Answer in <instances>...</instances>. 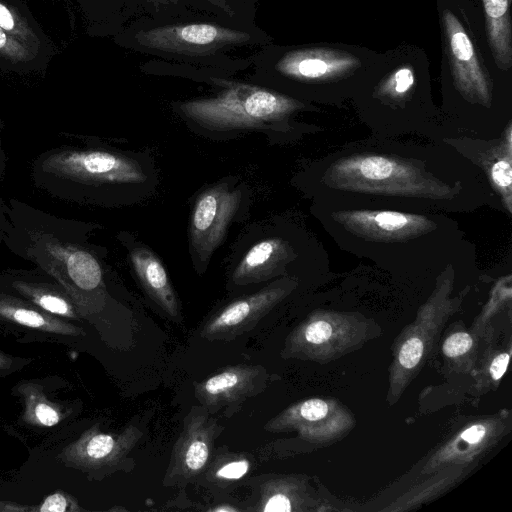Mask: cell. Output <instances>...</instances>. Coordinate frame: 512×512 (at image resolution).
I'll return each mask as SVG.
<instances>
[{
    "instance_id": "cell-1",
    "label": "cell",
    "mask_w": 512,
    "mask_h": 512,
    "mask_svg": "<svg viewBox=\"0 0 512 512\" xmlns=\"http://www.w3.org/2000/svg\"><path fill=\"white\" fill-rule=\"evenodd\" d=\"M117 45L157 60L235 75L251 66L236 54L271 43L257 24L237 25L206 16L140 15L114 36Z\"/></svg>"
},
{
    "instance_id": "cell-2",
    "label": "cell",
    "mask_w": 512,
    "mask_h": 512,
    "mask_svg": "<svg viewBox=\"0 0 512 512\" xmlns=\"http://www.w3.org/2000/svg\"><path fill=\"white\" fill-rule=\"evenodd\" d=\"M140 68L146 74L182 77L213 86L215 90L209 95L175 104L182 117L206 131L269 128L303 108L293 97L251 80L235 79L226 72L157 59Z\"/></svg>"
},
{
    "instance_id": "cell-3",
    "label": "cell",
    "mask_w": 512,
    "mask_h": 512,
    "mask_svg": "<svg viewBox=\"0 0 512 512\" xmlns=\"http://www.w3.org/2000/svg\"><path fill=\"white\" fill-rule=\"evenodd\" d=\"M452 283V275L447 270L418 310L415 320L395 341L387 395L390 405L402 396L417 376L445 323L458 310L462 297H450Z\"/></svg>"
},
{
    "instance_id": "cell-4",
    "label": "cell",
    "mask_w": 512,
    "mask_h": 512,
    "mask_svg": "<svg viewBox=\"0 0 512 512\" xmlns=\"http://www.w3.org/2000/svg\"><path fill=\"white\" fill-rule=\"evenodd\" d=\"M327 181L338 189L394 196L441 198L449 191L416 166L381 155L341 159L327 171Z\"/></svg>"
},
{
    "instance_id": "cell-5",
    "label": "cell",
    "mask_w": 512,
    "mask_h": 512,
    "mask_svg": "<svg viewBox=\"0 0 512 512\" xmlns=\"http://www.w3.org/2000/svg\"><path fill=\"white\" fill-rule=\"evenodd\" d=\"M379 333L378 324L362 315L319 310L290 332L281 356L328 363L356 351Z\"/></svg>"
},
{
    "instance_id": "cell-6",
    "label": "cell",
    "mask_w": 512,
    "mask_h": 512,
    "mask_svg": "<svg viewBox=\"0 0 512 512\" xmlns=\"http://www.w3.org/2000/svg\"><path fill=\"white\" fill-rule=\"evenodd\" d=\"M355 423L353 413L337 399L315 397L290 405L264 429L272 433L295 431L303 440L328 444L345 436Z\"/></svg>"
},
{
    "instance_id": "cell-7",
    "label": "cell",
    "mask_w": 512,
    "mask_h": 512,
    "mask_svg": "<svg viewBox=\"0 0 512 512\" xmlns=\"http://www.w3.org/2000/svg\"><path fill=\"white\" fill-rule=\"evenodd\" d=\"M223 427L203 406H193L183 421L163 478L166 486H185L205 469Z\"/></svg>"
},
{
    "instance_id": "cell-8",
    "label": "cell",
    "mask_w": 512,
    "mask_h": 512,
    "mask_svg": "<svg viewBox=\"0 0 512 512\" xmlns=\"http://www.w3.org/2000/svg\"><path fill=\"white\" fill-rule=\"evenodd\" d=\"M241 201V192L218 185L195 201L190 222V244L196 258L208 261L222 243Z\"/></svg>"
},
{
    "instance_id": "cell-9",
    "label": "cell",
    "mask_w": 512,
    "mask_h": 512,
    "mask_svg": "<svg viewBox=\"0 0 512 512\" xmlns=\"http://www.w3.org/2000/svg\"><path fill=\"white\" fill-rule=\"evenodd\" d=\"M292 289L291 283L278 281L237 299L214 314L199 334L210 341L235 339L253 329Z\"/></svg>"
},
{
    "instance_id": "cell-10",
    "label": "cell",
    "mask_w": 512,
    "mask_h": 512,
    "mask_svg": "<svg viewBox=\"0 0 512 512\" xmlns=\"http://www.w3.org/2000/svg\"><path fill=\"white\" fill-rule=\"evenodd\" d=\"M269 374L261 365L238 364L224 367L203 381L194 383L195 397L209 413L235 411L244 401L262 393Z\"/></svg>"
},
{
    "instance_id": "cell-11",
    "label": "cell",
    "mask_w": 512,
    "mask_h": 512,
    "mask_svg": "<svg viewBox=\"0 0 512 512\" xmlns=\"http://www.w3.org/2000/svg\"><path fill=\"white\" fill-rule=\"evenodd\" d=\"M442 21L455 87L470 102L488 106L491 100L489 80L469 36L450 10L443 11Z\"/></svg>"
},
{
    "instance_id": "cell-12",
    "label": "cell",
    "mask_w": 512,
    "mask_h": 512,
    "mask_svg": "<svg viewBox=\"0 0 512 512\" xmlns=\"http://www.w3.org/2000/svg\"><path fill=\"white\" fill-rule=\"evenodd\" d=\"M334 218L353 234L377 241L404 240L434 227L425 216L387 210L340 211Z\"/></svg>"
},
{
    "instance_id": "cell-13",
    "label": "cell",
    "mask_w": 512,
    "mask_h": 512,
    "mask_svg": "<svg viewBox=\"0 0 512 512\" xmlns=\"http://www.w3.org/2000/svg\"><path fill=\"white\" fill-rule=\"evenodd\" d=\"M508 415L481 419L465 426L437 449L426 462L423 473L456 464H466L493 446L506 432Z\"/></svg>"
},
{
    "instance_id": "cell-14",
    "label": "cell",
    "mask_w": 512,
    "mask_h": 512,
    "mask_svg": "<svg viewBox=\"0 0 512 512\" xmlns=\"http://www.w3.org/2000/svg\"><path fill=\"white\" fill-rule=\"evenodd\" d=\"M256 8L257 0H141L140 15L206 16L237 25H254Z\"/></svg>"
},
{
    "instance_id": "cell-15",
    "label": "cell",
    "mask_w": 512,
    "mask_h": 512,
    "mask_svg": "<svg viewBox=\"0 0 512 512\" xmlns=\"http://www.w3.org/2000/svg\"><path fill=\"white\" fill-rule=\"evenodd\" d=\"M133 269L149 297L170 317L178 319L180 307L168 274L161 261L144 247L130 252Z\"/></svg>"
},
{
    "instance_id": "cell-16",
    "label": "cell",
    "mask_w": 512,
    "mask_h": 512,
    "mask_svg": "<svg viewBox=\"0 0 512 512\" xmlns=\"http://www.w3.org/2000/svg\"><path fill=\"white\" fill-rule=\"evenodd\" d=\"M288 255V245L282 239H263L246 252L233 271L232 280L237 285L263 282L276 275Z\"/></svg>"
},
{
    "instance_id": "cell-17",
    "label": "cell",
    "mask_w": 512,
    "mask_h": 512,
    "mask_svg": "<svg viewBox=\"0 0 512 512\" xmlns=\"http://www.w3.org/2000/svg\"><path fill=\"white\" fill-rule=\"evenodd\" d=\"M315 505L307 480L303 476L285 475L265 481L260 500L254 508L263 512L308 511Z\"/></svg>"
},
{
    "instance_id": "cell-18",
    "label": "cell",
    "mask_w": 512,
    "mask_h": 512,
    "mask_svg": "<svg viewBox=\"0 0 512 512\" xmlns=\"http://www.w3.org/2000/svg\"><path fill=\"white\" fill-rule=\"evenodd\" d=\"M71 165L86 176L106 182L138 184L146 180L138 162L109 152L82 153L71 158Z\"/></svg>"
},
{
    "instance_id": "cell-19",
    "label": "cell",
    "mask_w": 512,
    "mask_h": 512,
    "mask_svg": "<svg viewBox=\"0 0 512 512\" xmlns=\"http://www.w3.org/2000/svg\"><path fill=\"white\" fill-rule=\"evenodd\" d=\"M512 0H483L487 39L495 64L501 70L512 66Z\"/></svg>"
},
{
    "instance_id": "cell-20",
    "label": "cell",
    "mask_w": 512,
    "mask_h": 512,
    "mask_svg": "<svg viewBox=\"0 0 512 512\" xmlns=\"http://www.w3.org/2000/svg\"><path fill=\"white\" fill-rule=\"evenodd\" d=\"M92 29L115 36L140 15L141 0H82Z\"/></svg>"
},
{
    "instance_id": "cell-21",
    "label": "cell",
    "mask_w": 512,
    "mask_h": 512,
    "mask_svg": "<svg viewBox=\"0 0 512 512\" xmlns=\"http://www.w3.org/2000/svg\"><path fill=\"white\" fill-rule=\"evenodd\" d=\"M67 270L74 283L84 289L96 288L102 278L97 260L88 252L76 251L68 257Z\"/></svg>"
},
{
    "instance_id": "cell-22",
    "label": "cell",
    "mask_w": 512,
    "mask_h": 512,
    "mask_svg": "<svg viewBox=\"0 0 512 512\" xmlns=\"http://www.w3.org/2000/svg\"><path fill=\"white\" fill-rule=\"evenodd\" d=\"M213 480L228 483L243 478L250 470L251 462L244 456L231 455L213 463Z\"/></svg>"
},
{
    "instance_id": "cell-23",
    "label": "cell",
    "mask_w": 512,
    "mask_h": 512,
    "mask_svg": "<svg viewBox=\"0 0 512 512\" xmlns=\"http://www.w3.org/2000/svg\"><path fill=\"white\" fill-rule=\"evenodd\" d=\"M476 336L466 331L449 334L442 344L444 356L453 362L461 363L463 358L472 356L476 348Z\"/></svg>"
},
{
    "instance_id": "cell-24",
    "label": "cell",
    "mask_w": 512,
    "mask_h": 512,
    "mask_svg": "<svg viewBox=\"0 0 512 512\" xmlns=\"http://www.w3.org/2000/svg\"><path fill=\"white\" fill-rule=\"evenodd\" d=\"M415 76L410 65H404L394 70L379 85V93L392 98L406 95L414 86Z\"/></svg>"
},
{
    "instance_id": "cell-25",
    "label": "cell",
    "mask_w": 512,
    "mask_h": 512,
    "mask_svg": "<svg viewBox=\"0 0 512 512\" xmlns=\"http://www.w3.org/2000/svg\"><path fill=\"white\" fill-rule=\"evenodd\" d=\"M511 299V285L510 276L503 278L495 286L492 296L483 309L482 313L476 319L472 332L476 337H479L480 332L484 329V326L488 319L492 317L506 301Z\"/></svg>"
},
{
    "instance_id": "cell-26",
    "label": "cell",
    "mask_w": 512,
    "mask_h": 512,
    "mask_svg": "<svg viewBox=\"0 0 512 512\" xmlns=\"http://www.w3.org/2000/svg\"><path fill=\"white\" fill-rule=\"evenodd\" d=\"M490 178L504 197V202L508 211H511V195H512V168L511 156L499 158L490 167Z\"/></svg>"
},
{
    "instance_id": "cell-27",
    "label": "cell",
    "mask_w": 512,
    "mask_h": 512,
    "mask_svg": "<svg viewBox=\"0 0 512 512\" xmlns=\"http://www.w3.org/2000/svg\"><path fill=\"white\" fill-rule=\"evenodd\" d=\"M510 356V351H503L494 356L490 361L488 365V375L493 382L498 383L504 376L508 368Z\"/></svg>"
},
{
    "instance_id": "cell-28",
    "label": "cell",
    "mask_w": 512,
    "mask_h": 512,
    "mask_svg": "<svg viewBox=\"0 0 512 512\" xmlns=\"http://www.w3.org/2000/svg\"><path fill=\"white\" fill-rule=\"evenodd\" d=\"M14 319L28 327H41L45 324L44 318L35 311L26 309H17L13 312Z\"/></svg>"
},
{
    "instance_id": "cell-29",
    "label": "cell",
    "mask_w": 512,
    "mask_h": 512,
    "mask_svg": "<svg viewBox=\"0 0 512 512\" xmlns=\"http://www.w3.org/2000/svg\"><path fill=\"white\" fill-rule=\"evenodd\" d=\"M38 303L45 310L57 313V314H67L69 312V307L67 303L55 296L44 295L38 299Z\"/></svg>"
},
{
    "instance_id": "cell-30",
    "label": "cell",
    "mask_w": 512,
    "mask_h": 512,
    "mask_svg": "<svg viewBox=\"0 0 512 512\" xmlns=\"http://www.w3.org/2000/svg\"><path fill=\"white\" fill-rule=\"evenodd\" d=\"M35 413L38 420L46 426H52L58 422V414L46 404H39L36 407Z\"/></svg>"
},
{
    "instance_id": "cell-31",
    "label": "cell",
    "mask_w": 512,
    "mask_h": 512,
    "mask_svg": "<svg viewBox=\"0 0 512 512\" xmlns=\"http://www.w3.org/2000/svg\"><path fill=\"white\" fill-rule=\"evenodd\" d=\"M66 509V500L60 494L49 496L40 508L41 511L63 512Z\"/></svg>"
},
{
    "instance_id": "cell-32",
    "label": "cell",
    "mask_w": 512,
    "mask_h": 512,
    "mask_svg": "<svg viewBox=\"0 0 512 512\" xmlns=\"http://www.w3.org/2000/svg\"><path fill=\"white\" fill-rule=\"evenodd\" d=\"M16 20L11 10L4 4L0 3V28L6 32L15 30Z\"/></svg>"
},
{
    "instance_id": "cell-33",
    "label": "cell",
    "mask_w": 512,
    "mask_h": 512,
    "mask_svg": "<svg viewBox=\"0 0 512 512\" xmlns=\"http://www.w3.org/2000/svg\"><path fill=\"white\" fill-rule=\"evenodd\" d=\"M22 50L15 41H13L8 32L0 28V51L6 54H16Z\"/></svg>"
},
{
    "instance_id": "cell-34",
    "label": "cell",
    "mask_w": 512,
    "mask_h": 512,
    "mask_svg": "<svg viewBox=\"0 0 512 512\" xmlns=\"http://www.w3.org/2000/svg\"><path fill=\"white\" fill-rule=\"evenodd\" d=\"M239 510H240L239 508H236V507H233L230 505H226V504H222V506H216L214 508L209 509V511H213V512H235V511H239Z\"/></svg>"
}]
</instances>
